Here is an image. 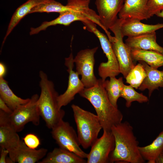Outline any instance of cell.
I'll use <instances>...</instances> for the list:
<instances>
[{
  "mask_svg": "<svg viewBox=\"0 0 163 163\" xmlns=\"http://www.w3.org/2000/svg\"><path fill=\"white\" fill-rule=\"evenodd\" d=\"M39 95L35 94L27 104L21 105L8 115L9 121L18 133L22 131L29 122L37 126L40 123V116L37 104Z\"/></svg>",
  "mask_w": 163,
  "mask_h": 163,
  "instance_id": "obj_8",
  "label": "cell"
},
{
  "mask_svg": "<svg viewBox=\"0 0 163 163\" xmlns=\"http://www.w3.org/2000/svg\"><path fill=\"white\" fill-rule=\"evenodd\" d=\"M139 152L148 163H155L156 158L163 152V130L152 143L147 145L139 146Z\"/></svg>",
  "mask_w": 163,
  "mask_h": 163,
  "instance_id": "obj_23",
  "label": "cell"
},
{
  "mask_svg": "<svg viewBox=\"0 0 163 163\" xmlns=\"http://www.w3.org/2000/svg\"><path fill=\"white\" fill-rule=\"evenodd\" d=\"M146 76L145 71L139 62L129 72L125 78L126 82L133 88L138 89Z\"/></svg>",
  "mask_w": 163,
  "mask_h": 163,
  "instance_id": "obj_26",
  "label": "cell"
},
{
  "mask_svg": "<svg viewBox=\"0 0 163 163\" xmlns=\"http://www.w3.org/2000/svg\"><path fill=\"white\" fill-rule=\"evenodd\" d=\"M155 163H163V155H160L156 159Z\"/></svg>",
  "mask_w": 163,
  "mask_h": 163,
  "instance_id": "obj_33",
  "label": "cell"
},
{
  "mask_svg": "<svg viewBox=\"0 0 163 163\" xmlns=\"http://www.w3.org/2000/svg\"><path fill=\"white\" fill-rule=\"evenodd\" d=\"M79 94L92 105L103 130L110 131L113 126L122 122L123 114L110 102L101 78L96 85L85 88Z\"/></svg>",
  "mask_w": 163,
  "mask_h": 163,
  "instance_id": "obj_2",
  "label": "cell"
},
{
  "mask_svg": "<svg viewBox=\"0 0 163 163\" xmlns=\"http://www.w3.org/2000/svg\"><path fill=\"white\" fill-rule=\"evenodd\" d=\"M8 114L0 110V146L9 151L17 148L21 140L10 123Z\"/></svg>",
  "mask_w": 163,
  "mask_h": 163,
  "instance_id": "obj_13",
  "label": "cell"
},
{
  "mask_svg": "<svg viewBox=\"0 0 163 163\" xmlns=\"http://www.w3.org/2000/svg\"><path fill=\"white\" fill-rule=\"evenodd\" d=\"M163 9V0H149L147 5L148 19Z\"/></svg>",
  "mask_w": 163,
  "mask_h": 163,
  "instance_id": "obj_28",
  "label": "cell"
},
{
  "mask_svg": "<svg viewBox=\"0 0 163 163\" xmlns=\"http://www.w3.org/2000/svg\"><path fill=\"white\" fill-rule=\"evenodd\" d=\"M122 19L118 18L110 30L114 34L113 39L111 42L117 58L120 73L125 78L130 71L135 66L131 54V49L124 43L120 27Z\"/></svg>",
  "mask_w": 163,
  "mask_h": 163,
  "instance_id": "obj_7",
  "label": "cell"
},
{
  "mask_svg": "<svg viewBox=\"0 0 163 163\" xmlns=\"http://www.w3.org/2000/svg\"><path fill=\"white\" fill-rule=\"evenodd\" d=\"M125 43L131 49L138 48L153 50L163 55V47L156 42L155 32L128 37Z\"/></svg>",
  "mask_w": 163,
  "mask_h": 163,
  "instance_id": "obj_17",
  "label": "cell"
},
{
  "mask_svg": "<svg viewBox=\"0 0 163 163\" xmlns=\"http://www.w3.org/2000/svg\"><path fill=\"white\" fill-rule=\"evenodd\" d=\"M131 54L133 60L143 61L153 69L163 66V55L158 52L133 48L131 49Z\"/></svg>",
  "mask_w": 163,
  "mask_h": 163,
  "instance_id": "obj_20",
  "label": "cell"
},
{
  "mask_svg": "<svg viewBox=\"0 0 163 163\" xmlns=\"http://www.w3.org/2000/svg\"><path fill=\"white\" fill-rule=\"evenodd\" d=\"M74 57L72 53L69 56L65 58V65L67 67L69 80L67 88L62 94L59 95L57 98L58 107L61 109L63 106L68 105L74 99L75 95L85 88L79 77V75L73 70Z\"/></svg>",
  "mask_w": 163,
  "mask_h": 163,
  "instance_id": "obj_12",
  "label": "cell"
},
{
  "mask_svg": "<svg viewBox=\"0 0 163 163\" xmlns=\"http://www.w3.org/2000/svg\"><path fill=\"white\" fill-rule=\"evenodd\" d=\"M71 107L80 145L84 149H87L97 139L102 129V126L97 115L75 104H72Z\"/></svg>",
  "mask_w": 163,
  "mask_h": 163,
  "instance_id": "obj_4",
  "label": "cell"
},
{
  "mask_svg": "<svg viewBox=\"0 0 163 163\" xmlns=\"http://www.w3.org/2000/svg\"><path fill=\"white\" fill-rule=\"evenodd\" d=\"M87 30L94 33L98 38L101 48L107 58L106 62L100 63L98 68V75L103 81L107 77H116L120 73L119 64L108 37L97 28L96 24L91 20L82 22Z\"/></svg>",
  "mask_w": 163,
  "mask_h": 163,
  "instance_id": "obj_5",
  "label": "cell"
},
{
  "mask_svg": "<svg viewBox=\"0 0 163 163\" xmlns=\"http://www.w3.org/2000/svg\"><path fill=\"white\" fill-rule=\"evenodd\" d=\"M47 0H28L19 7L13 14L9 23L5 36L2 42L4 44L7 38L20 21L37 6L46 2Z\"/></svg>",
  "mask_w": 163,
  "mask_h": 163,
  "instance_id": "obj_21",
  "label": "cell"
},
{
  "mask_svg": "<svg viewBox=\"0 0 163 163\" xmlns=\"http://www.w3.org/2000/svg\"><path fill=\"white\" fill-rule=\"evenodd\" d=\"M38 163H86L87 161L73 152L55 148Z\"/></svg>",
  "mask_w": 163,
  "mask_h": 163,
  "instance_id": "obj_19",
  "label": "cell"
},
{
  "mask_svg": "<svg viewBox=\"0 0 163 163\" xmlns=\"http://www.w3.org/2000/svg\"><path fill=\"white\" fill-rule=\"evenodd\" d=\"M102 136L91 146L86 158L87 163H110V156L115 146L114 137L111 132L103 130Z\"/></svg>",
  "mask_w": 163,
  "mask_h": 163,
  "instance_id": "obj_11",
  "label": "cell"
},
{
  "mask_svg": "<svg viewBox=\"0 0 163 163\" xmlns=\"http://www.w3.org/2000/svg\"><path fill=\"white\" fill-rule=\"evenodd\" d=\"M6 69L5 65L2 62L0 63V77H3L6 75Z\"/></svg>",
  "mask_w": 163,
  "mask_h": 163,
  "instance_id": "obj_32",
  "label": "cell"
},
{
  "mask_svg": "<svg viewBox=\"0 0 163 163\" xmlns=\"http://www.w3.org/2000/svg\"><path fill=\"white\" fill-rule=\"evenodd\" d=\"M149 0H124L118 14L119 18L140 21L148 19L147 5Z\"/></svg>",
  "mask_w": 163,
  "mask_h": 163,
  "instance_id": "obj_16",
  "label": "cell"
},
{
  "mask_svg": "<svg viewBox=\"0 0 163 163\" xmlns=\"http://www.w3.org/2000/svg\"><path fill=\"white\" fill-rule=\"evenodd\" d=\"M138 61L142 64L147 74V76L138 89L141 91L148 89L149 96L150 97L154 90L158 89L159 87L163 88V70H158L151 67L143 61Z\"/></svg>",
  "mask_w": 163,
  "mask_h": 163,
  "instance_id": "obj_18",
  "label": "cell"
},
{
  "mask_svg": "<svg viewBox=\"0 0 163 163\" xmlns=\"http://www.w3.org/2000/svg\"><path fill=\"white\" fill-rule=\"evenodd\" d=\"M70 10L66 5H64L59 2L54 0H47L32 8L29 14L36 12H61Z\"/></svg>",
  "mask_w": 163,
  "mask_h": 163,
  "instance_id": "obj_25",
  "label": "cell"
},
{
  "mask_svg": "<svg viewBox=\"0 0 163 163\" xmlns=\"http://www.w3.org/2000/svg\"><path fill=\"white\" fill-rule=\"evenodd\" d=\"M155 15L158 17L163 18V9L161 10L160 12L157 14Z\"/></svg>",
  "mask_w": 163,
  "mask_h": 163,
  "instance_id": "obj_34",
  "label": "cell"
},
{
  "mask_svg": "<svg viewBox=\"0 0 163 163\" xmlns=\"http://www.w3.org/2000/svg\"><path fill=\"white\" fill-rule=\"evenodd\" d=\"M120 97L125 100L126 106L128 108L131 106L132 103L133 101H136L142 103L147 102L149 101L147 97L142 93L136 91L130 85H124Z\"/></svg>",
  "mask_w": 163,
  "mask_h": 163,
  "instance_id": "obj_27",
  "label": "cell"
},
{
  "mask_svg": "<svg viewBox=\"0 0 163 163\" xmlns=\"http://www.w3.org/2000/svg\"><path fill=\"white\" fill-rule=\"evenodd\" d=\"M124 0H95L100 21L109 40L113 37L108 30L116 22L117 15L123 7Z\"/></svg>",
  "mask_w": 163,
  "mask_h": 163,
  "instance_id": "obj_10",
  "label": "cell"
},
{
  "mask_svg": "<svg viewBox=\"0 0 163 163\" xmlns=\"http://www.w3.org/2000/svg\"><path fill=\"white\" fill-rule=\"evenodd\" d=\"M41 93L37 101L40 117L48 128L52 129L63 119L65 111L58 107L57 98L59 95L52 81L49 80L46 74L42 71L39 72Z\"/></svg>",
  "mask_w": 163,
  "mask_h": 163,
  "instance_id": "obj_3",
  "label": "cell"
},
{
  "mask_svg": "<svg viewBox=\"0 0 163 163\" xmlns=\"http://www.w3.org/2000/svg\"><path fill=\"white\" fill-rule=\"evenodd\" d=\"M9 151L7 149L0 148V163H7V156Z\"/></svg>",
  "mask_w": 163,
  "mask_h": 163,
  "instance_id": "obj_30",
  "label": "cell"
},
{
  "mask_svg": "<svg viewBox=\"0 0 163 163\" xmlns=\"http://www.w3.org/2000/svg\"><path fill=\"white\" fill-rule=\"evenodd\" d=\"M0 110L8 114H11L13 111L1 98H0Z\"/></svg>",
  "mask_w": 163,
  "mask_h": 163,
  "instance_id": "obj_31",
  "label": "cell"
},
{
  "mask_svg": "<svg viewBox=\"0 0 163 163\" xmlns=\"http://www.w3.org/2000/svg\"><path fill=\"white\" fill-rule=\"evenodd\" d=\"M47 151L48 150L44 148L38 149L30 148L21 140L17 148L9 151L8 155L14 163H35L43 159Z\"/></svg>",
  "mask_w": 163,
  "mask_h": 163,
  "instance_id": "obj_14",
  "label": "cell"
},
{
  "mask_svg": "<svg viewBox=\"0 0 163 163\" xmlns=\"http://www.w3.org/2000/svg\"><path fill=\"white\" fill-rule=\"evenodd\" d=\"M0 98L13 111L19 106L27 103L30 99H23L15 94L3 77H0Z\"/></svg>",
  "mask_w": 163,
  "mask_h": 163,
  "instance_id": "obj_22",
  "label": "cell"
},
{
  "mask_svg": "<svg viewBox=\"0 0 163 163\" xmlns=\"http://www.w3.org/2000/svg\"><path fill=\"white\" fill-rule=\"evenodd\" d=\"M121 30L123 36L133 37L146 33L155 32L163 28V24H148L140 21L132 19H122Z\"/></svg>",
  "mask_w": 163,
  "mask_h": 163,
  "instance_id": "obj_15",
  "label": "cell"
},
{
  "mask_svg": "<svg viewBox=\"0 0 163 163\" xmlns=\"http://www.w3.org/2000/svg\"><path fill=\"white\" fill-rule=\"evenodd\" d=\"M103 84L110 102L114 107L118 108L117 101L120 97L124 85L123 78L117 79L115 77H111L109 80L103 81Z\"/></svg>",
  "mask_w": 163,
  "mask_h": 163,
  "instance_id": "obj_24",
  "label": "cell"
},
{
  "mask_svg": "<svg viewBox=\"0 0 163 163\" xmlns=\"http://www.w3.org/2000/svg\"><path fill=\"white\" fill-rule=\"evenodd\" d=\"M115 146L110 155V163H144L145 161L139 149V142L133 128L126 121L113 126L111 129Z\"/></svg>",
  "mask_w": 163,
  "mask_h": 163,
  "instance_id": "obj_1",
  "label": "cell"
},
{
  "mask_svg": "<svg viewBox=\"0 0 163 163\" xmlns=\"http://www.w3.org/2000/svg\"><path fill=\"white\" fill-rule=\"evenodd\" d=\"M23 140L26 145L32 149H37L40 144L39 138L33 133L27 134L23 138Z\"/></svg>",
  "mask_w": 163,
  "mask_h": 163,
  "instance_id": "obj_29",
  "label": "cell"
},
{
  "mask_svg": "<svg viewBox=\"0 0 163 163\" xmlns=\"http://www.w3.org/2000/svg\"><path fill=\"white\" fill-rule=\"evenodd\" d=\"M161 154L163 155V152Z\"/></svg>",
  "mask_w": 163,
  "mask_h": 163,
  "instance_id": "obj_35",
  "label": "cell"
},
{
  "mask_svg": "<svg viewBox=\"0 0 163 163\" xmlns=\"http://www.w3.org/2000/svg\"><path fill=\"white\" fill-rule=\"evenodd\" d=\"M98 47L80 50L74 58L76 72L81 76V80L85 88H90L96 85L98 79L94 72V54Z\"/></svg>",
  "mask_w": 163,
  "mask_h": 163,
  "instance_id": "obj_9",
  "label": "cell"
},
{
  "mask_svg": "<svg viewBox=\"0 0 163 163\" xmlns=\"http://www.w3.org/2000/svg\"><path fill=\"white\" fill-rule=\"evenodd\" d=\"M51 130L52 136L59 147L73 152L82 158H87L88 154L80 148L77 134L69 123L62 119Z\"/></svg>",
  "mask_w": 163,
  "mask_h": 163,
  "instance_id": "obj_6",
  "label": "cell"
}]
</instances>
